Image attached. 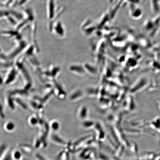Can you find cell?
<instances>
[{"label":"cell","mask_w":160,"mask_h":160,"mask_svg":"<svg viewBox=\"0 0 160 160\" xmlns=\"http://www.w3.org/2000/svg\"><path fill=\"white\" fill-rule=\"evenodd\" d=\"M137 84L135 85V87L132 89V92L135 93L139 90H141L147 85L148 83L147 80L145 78H142L140 79L139 81L137 82Z\"/></svg>","instance_id":"obj_1"},{"label":"cell","mask_w":160,"mask_h":160,"mask_svg":"<svg viewBox=\"0 0 160 160\" xmlns=\"http://www.w3.org/2000/svg\"><path fill=\"white\" fill-rule=\"evenodd\" d=\"M158 107L159 108V109L160 111V100L157 102Z\"/></svg>","instance_id":"obj_2"}]
</instances>
